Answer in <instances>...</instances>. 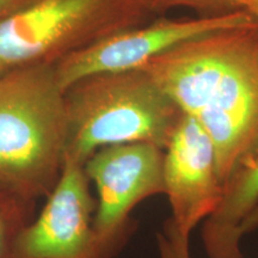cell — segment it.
I'll use <instances>...</instances> for the list:
<instances>
[{
    "label": "cell",
    "mask_w": 258,
    "mask_h": 258,
    "mask_svg": "<svg viewBox=\"0 0 258 258\" xmlns=\"http://www.w3.org/2000/svg\"><path fill=\"white\" fill-rule=\"evenodd\" d=\"M258 208V146L226 179L220 205L203 221L201 237L209 258H244L241 238Z\"/></svg>",
    "instance_id": "cell-9"
},
{
    "label": "cell",
    "mask_w": 258,
    "mask_h": 258,
    "mask_svg": "<svg viewBox=\"0 0 258 258\" xmlns=\"http://www.w3.org/2000/svg\"><path fill=\"white\" fill-rule=\"evenodd\" d=\"M152 15H163L183 8L195 11L200 17H214L241 10L243 0H141Z\"/></svg>",
    "instance_id": "cell-11"
},
{
    "label": "cell",
    "mask_w": 258,
    "mask_h": 258,
    "mask_svg": "<svg viewBox=\"0 0 258 258\" xmlns=\"http://www.w3.org/2000/svg\"><path fill=\"white\" fill-rule=\"evenodd\" d=\"M95 211L84 165L63 160L44 207L18 234L14 258H110L97 243Z\"/></svg>",
    "instance_id": "cell-7"
},
{
    "label": "cell",
    "mask_w": 258,
    "mask_h": 258,
    "mask_svg": "<svg viewBox=\"0 0 258 258\" xmlns=\"http://www.w3.org/2000/svg\"><path fill=\"white\" fill-rule=\"evenodd\" d=\"M5 73H6V72H5L4 70H2V69H0V77H2V76H4Z\"/></svg>",
    "instance_id": "cell-17"
},
{
    "label": "cell",
    "mask_w": 258,
    "mask_h": 258,
    "mask_svg": "<svg viewBox=\"0 0 258 258\" xmlns=\"http://www.w3.org/2000/svg\"><path fill=\"white\" fill-rule=\"evenodd\" d=\"M164 179L171 207L164 231L189 241L196 226L220 205L224 192L214 144L191 116L183 115L164 150Z\"/></svg>",
    "instance_id": "cell-8"
},
{
    "label": "cell",
    "mask_w": 258,
    "mask_h": 258,
    "mask_svg": "<svg viewBox=\"0 0 258 258\" xmlns=\"http://www.w3.org/2000/svg\"><path fill=\"white\" fill-rule=\"evenodd\" d=\"M34 205L15 190H0V258H14L16 240L32 220Z\"/></svg>",
    "instance_id": "cell-10"
},
{
    "label": "cell",
    "mask_w": 258,
    "mask_h": 258,
    "mask_svg": "<svg viewBox=\"0 0 258 258\" xmlns=\"http://www.w3.org/2000/svg\"><path fill=\"white\" fill-rule=\"evenodd\" d=\"M254 218H256V220L258 221V208H257V211H256V213H254Z\"/></svg>",
    "instance_id": "cell-18"
},
{
    "label": "cell",
    "mask_w": 258,
    "mask_h": 258,
    "mask_svg": "<svg viewBox=\"0 0 258 258\" xmlns=\"http://www.w3.org/2000/svg\"><path fill=\"white\" fill-rule=\"evenodd\" d=\"M64 101L63 160L82 165L111 145L147 143L165 150L184 115L144 69L88 77L64 91Z\"/></svg>",
    "instance_id": "cell-3"
},
{
    "label": "cell",
    "mask_w": 258,
    "mask_h": 258,
    "mask_svg": "<svg viewBox=\"0 0 258 258\" xmlns=\"http://www.w3.org/2000/svg\"><path fill=\"white\" fill-rule=\"evenodd\" d=\"M158 250H159L160 258H177L176 251L172 244L164 233L158 234Z\"/></svg>",
    "instance_id": "cell-14"
},
{
    "label": "cell",
    "mask_w": 258,
    "mask_h": 258,
    "mask_svg": "<svg viewBox=\"0 0 258 258\" xmlns=\"http://www.w3.org/2000/svg\"><path fill=\"white\" fill-rule=\"evenodd\" d=\"M5 189H12V188L8 184V183L5 182L4 178H2V177H0V190H5ZM12 190H14V189H12Z\"/></svg>",
    "instance_id": "cell-16"
},
{
    "label": "cell",
    "mask_w": 258,
    "mask_h": 258,
    "mask_svg": "<svg viewBox=\"0 0 258 258\" xmlns=\"http://www.w3.org/2000/svg\"><path fill=\"white\" fill-rule=\"evenodd\" d=\"M36 0H0V23L31 5Z\"/></svg>",
    "instance_id": "cell-12"
},
{
    "label": "cell",
    "mask_w": 258,
    "mask_h": 258,
    "mask_svg": "<svg viewBox=\"0 0 258 258\" xmlns=\"http://www.w3.org/2000/svg\"><path fill=\"white\" fill-rule=\"evenodd\" d=\"M241 10L249 14L258 24V0H243Z\"/></svg>",
    "instance_id": "cell-15"
},
{
    "label": "cell",
    "mask_w": 258,
    "mask_h": 258,
    "mask_svg": "<svg viewBox=\"0 0 258 258\" xmlns=\"http://www.w3.org/2000/svg\"><path fill=\"white\" fill-rule=\"evenodd\" d=\"M64 91L54 64L36 63L0 77V177L29 200L47 198L63 165Z\"/></svg>",
    "instance_id": "cell-2"
},
{
    "label": "cell",
    "mask_w": 258,
    "mask_h": 258,
    "mask_svg": "<svg viewBox=\"0 0 258 258\" xmlns=\"http://www.w3.org/2000/svg\"><path fill=\"white\" fill-rule=\"evenodd\" d=\"M84 170L98 194L93 217L97 243L111 258L132 232L129 214L135 206L165 194L164 150L147 143L111 145L96 151Z\"/></svg>",
    "instance_id": "cell-5"
},
{
    "label": "cell",
    "mask_w": 258,
    "mask_h": 258,
    "mask_svg": "<svg viewBox=\"0 0 258 258\" xmlns=\"http://www.w3.org/2000/svg\"><path fill=\"white\" fill-rule=\"evenodd\" d=\"M144 70L207 132L225 184L258 146V24L188 41Z\"/></svg>",
    "instance_id": "cell-1"
},
{
    "label": "cell",
    "mask_w": 258,
    "mask_h": 258,
    "mask_svg": "<svg viewBox=\"0 0 258 258\" xmlns=\"http://www.w3.org/2000/svg\"><path fill=\"white\" fill-rule=\"evenodd\" d=\"M253 23V18L243 10L214 17L159 18L74 51L54 63V70L61 89L66 91L88 77L144 69L157 56L185 42Z\"/></svg>",
    "instance_id": "cell-6"
},
{
    "label": "cell",
    "mask_w": 258,
    "mask_h": 258,
    "mask_svg": "<svg viewBox=\"0 0 258 258\" xmlns=\"http://www.w3.org/2000/svg\"><path fill=\"white\" fill-rule=\"evenodd\" d=\"M150 16L141 0H36L0 23V69L54 64Z\"/></svg>",
    "instance_id": "cell-4"
},
{
    "label": "cell",
    "mask_w": 258,
    "mask_h": 258,
    "mask_svg": "<svg viewBox=\"0 0 258 258\" xmlns=\"http://www.w3.org/2000/svg\"><path fill=\"white\" fill-rule=\"evenodd\" d=\"M164 234H165L166 237L169 238L171 244H172L173 249H175V251H176L177 258H190L189 241L179 239V238L175 237V235H172L166 231H164Z\"/></svg>",
    "instance_id": "cell-13"
}]
</instances>
